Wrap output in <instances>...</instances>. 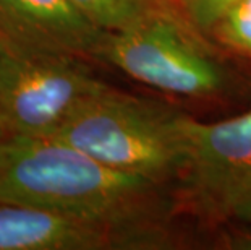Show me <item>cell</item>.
Listing matches in <instances>:
<instances>
[{
  "mask_svg": "<svg viewBox=\"0 0 251 250\" xmlns=\"http://www.w3.org/2000/svg\"><path fill=\"white\" fill-rule=\"evenodd\" d=\"M0 201L102 222L131 250L172 244L165 184L114 169L58 138L10 135L0 143Z\"/></svg>",
  "mask_w": 251,
  "mask_h": 250,
  "instance_id": "1",
  "label": "cell"
},
{
  "mask_svg": "<svg viewBox=\"0 0 251 250\" xmlns=\"http://www.w3.org/2000/svg\"><path fill=\"white\" fill-rule=\"evenodd\" d=\"M185 117L110 88L78 111L52 138L119 171L167 185L188 161Z\"/></svg>",
  "mask_w": 251,
  "mask_h": 250,
  "instance_id": "2",
  "label": "cell"
},
{
  "mask_svg": "<svg viewBox=\"0 0 251 250\" xmlns=\"http://www.w3.org/2000/svg\"><path fill=\"white\" fill-rule=\"evenodd\" d=\"M88 62L0 51V114L8 134L54 137L89 101L110 89Z\"/></svg>",
  "mask_w": 251,
  "mask_h": 250,
  "instance_id": "3",
  "label": "cell"
},
{
  "mask_svg": "<svg viewBox=\"0 0 251 250\" xmlns=\"http://www.w3.org/2000/svg\"><path fill=\"white\" fill-rule=\"evenodd\" d=\"M185 17H161L135 29L105 34L98 60L133 80L181 96H212L227 84V72L198 39Z\"/></svg>",
  "mask_w": 251,
  "mask_h": 250,
  "instance_id": "4",
  "label": "cell"
},
{
  "mask_svg": "<svg viewBox=\"0 0 251 250\" xmlns=\"http://www.w3.org/2000/svg\"><path fill=\"white\" fill-rule=\"evenodd\" d=\"M188 161L180 175L186 198L204 216L232 218L251 196V111L202 124L186 115Z\"/></svg>",
  "mask_w": 251,
  "mask_h": 250,
  "instance_id": "5",
  "label": "cell"
},
{
  "mask_svg": "<svg viewBox=\"0 0 251 250\" xmlns=\"http://www.w3.org/2000/svg\"><path fill=\"white\" fill-rule=\"evenodd\" d=\"M105 34L70 0H0V51L94 62Z\"/></svg>",
  "mask_w": 251,
  "mask_h": 250,
  "instance_id": "6",
  "label": "cell"
},
{
  "mask_svg": "<svg viewBox=\"0 0 251 250\" xmlns=\"http://www.w3.org/2000/svg\"><path fill=\"white\" fill-rule=\"evenodd\" d=\"M0 250H131L110 226L33 205L0 201Z\"/></svg>",
  "mask_w": 251,
  "mask_h": 250,
  "instance_id": "7",
  "label": "cell"
},
{
  "mask_svg": "<svg viewBox=\"0 0 251 250\" xmlns=\"http://www.w3.org/2000/svg\"><path fill=\"white\" fill-rule=\"evenodd\" d=\"M70 2L91 23L109 33L135 29L161 17H185L177 0H70Z\"/></svg>",
  "mask_w": 251,
  "mask_h": 250,
  "instance_id": "8",
  "label": "cell"
},
{
  "mask_svg": "<svg viewBox=\"0 0 251 250\" xmlns=\"http://www.w3.org/2000/svg\"><path fill=\"white\" fill-rule=\"evenodd\" d=\"M224 44L251 56V0H240L212 28Z\"/></svg>",
  "mask_w": 251,
  "mask_h": 250,
  "instance_id": "9",
  "label": "cell"
},
{
  "mask_svg": "<svg viewBox=\"0 0 251 250\" xmlns=\"http://www.w3.org/2000/svg\"><path fill=\"white\" fill-rule=\"evenodd\" d=\"M185 17L198 31H212L224 15L240 0H177Z\"/></svg>",
  "mask_w": 251,
  "mask_h": 250,
  "instance_id": "10",
  "label": "cell"
},
{
  "mask_svg": "<svg viewBox=\"0 0 251 250\" xmlns=\"http://www.w3.org/2000/svg\"><path fill=\"white\" fill-rule=\"evenodd\" d=\"M232 218H237V220L247 222V224H251V196L245 198L242 203L233 210Z\"/></svg>",
  "mask_w": 251,
  "mask_h": 250,
  "instance_id": "11",
  "label": "cell"
},
{
  "mask_svg": "<svg viewBox=\"0 0 251 250\" xmlns=\"http://www.w3.org/2000/svg\"><path fill=\"white\" fill-rule=\"evenodd\" d=\"M7 137H10V134H8L7 127H5V122L2 119V114H0V143H2Z\"/></svg>",
  "mask_w": 251,
  "mask_h": 250,
  "instance_id": "12",
  "label": "cell"
}]
</instances>
